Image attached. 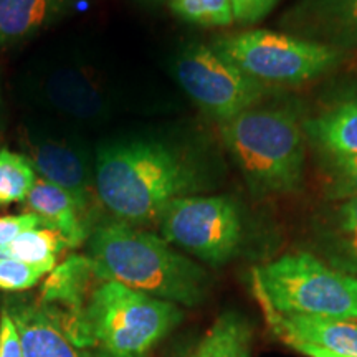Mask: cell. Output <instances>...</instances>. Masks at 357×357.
I'll return each instance as SVG.
<instances>
[{
	"label": "cell",
	"instance_id": "cb8c5ba5",
	"mask_svg": "<svg viewBox=\"0 0 357 357\" xmlns=\"http://www.w3.org/2000/svg\"><path fill=\"white\" fill-rule=\"evenodd\" d=\"M48 273V268L30 265L13 258H0V289L8 293L26 291Z\"/></svg>",
	"mask_w": 357,
	"mask_h": 357
},
{
	"label": "cell",
	"instance_id": "4dcf8cb0",
	"mask_svg": "<svg viewBox=\"0 0 357 357\" xmlns=\"http://www.w3.org/2000/svg\"><path fill=\"white\" fill-rule=\"evenodd\" d=\"M151 2H162V0H151Z\"/></svg>",
	"mask_w": 357,
	"mask_h": 357
},
{
	"label": "cell",
	"instance_id": "4fadbf2b",
	"mask_svg": "<svg viewBox=\"0 0 357 357\" xmlns=\"http://www.w3.org/2000/svg\"><path fill=\"white\" fill-rule=\"evenodd\" d=\"M40 91L52 109L77 121H100L109 111L105 88L78 66L52 68L40 83Z\"/></svg>",
	"mask_w": 357,
	"mask_h": 357
},
{
	"label": "cell",
	"instance_id": "484cf974",
	"mask_svg": "<svg viewBox=\"0 0 357 357\" xmlns=\"http://www.w3.org/2000/svg\"><path fill=\"white\" fill-rule=\"evenodd\" d=\"M234 20L240 24H255L271 12L278 0H230Z\"/></svg>",
	"mask_w": 357,
	"mask_h": 357
},
{
	"label": "cell",
	"instance_id": "9c48e42d",
	"mask_svg": "<svg viewBox=\"0 0 357 357\" xmlns=\"http://www.w3.org/2000/svg\"><path fill=\"white\" fill-rule=\"evenodd\" d=\"M25 158L40 178L52 182L73 197L79 212L86 213L95 187V160L78 141L45 128H29L24 139Z\"/></svg>",
	"mask_w": 357,
	"mask_h": 357
},
{
	"label": "cell",
	"instance_id": "7c38bea8",
	"mask_svg": "<svg viewBox=\"0 0 357 357\" xmlns=\"http://www.w3.org/2000/svg\"><path fill=\"white\" fill-rule=\"evenodd\" d=\"M257 301L271 331L293 349L296 346H314L337 356L357 357V321L281 314L266 301Z\"/></svg>",
	"mask_w": 357,
	"mask_h": 357
},
{
	"label": "cell",
	"instance_id": "7402d4cb",
	"mask_svg": "<svg viewBox=\"0 0 357 357\" xmlns=\"http://www.w3.org/2000/svg\"><path fill=\"white\" fill-rule=\"evenodd\" d=\"M178 19L202 26H225L234 22L230 0H171Z\"/></svg>",
	"mask_w": 357,
	"mask_h": 357
},
{
	"label": "cell",
	"instance_id": "ffe728a7",
	"mask_svg": "<svg viewBox=\"0 0 357 357\" xmlns=\"http://www.w3.org/2000/svg\"><path fill=\"white\" fill-rule=\"evenodd\" d=\"M250 328L242 316L225 312L207 333L190 357H240L248 352Z\"/></svg>",
	"mask_w": 357,
	"mask_h": 357
},
{
	"label": "cell",
	"instance_id": "52a82bcc",
	"mask_svg": "<svg viewBox=\"0 0 357 357\" xmlns=\"http://www.w3.org/2000/svg\"><path fill=\"white\" fill-rule=\"evenodd\" d=\"M159 225L166 242L213 266L230 261L243 238L238 205L223 195H187L172 200Z\"/></svg>",
	"mask_w": 357,
	"mask_h": 357
},
{
	"label": "cell",
	"instance_id": "5b68a950",
	"mask_svg": "<svg viewBox=\"0 0 357 357\" xmlns=\"http://www.w3.org/2000/svg\"><path fill=\"white\" fill-rule=\"evenodd\" d=\"M181 307L118 281L89 294L86 324L93 357H146L182 321Z\"/></svg>",
	"mask_w": 357,
	"mask_h": 357
},
{
	"label": "cell",
	"instance_id": "5bb4252c",
	"mask_svg": "<svg viewBox=\"0 0 357 357\" xmlns=\"http://www.w3.org/2000/svg\"><path fill=\"white\" fill-rule=\"evenodd\" d=\"M0 307L12 316L19 329L24 357H89L38 300L8 298Z\"/></svg>",
	"mask_w": 357,
	"mask_h": 357
},
{
	"label": "cell",
	"instance_id": "30bf717a",
	"mask_svg": "<svg viewBox=\"0 0 357 357\" xmlns=\"http://www.w3.org/2000/svg\"><path fill=\"white\" fill-rule=\"evenodd\" d=\"M93 278L98 276L88 255H70L47 275L38 296L71 341L84 351L89 349L86 306Z\"/></svg>",
	"mask_w": 357,
	"mask_h": 357
},
{
	"label": "cell",
	"instance_id": "9a60e30c",
	"mask_svg": "<svg viewBox=\"0 0 357 357\" xmlns=\"http://www.w3.org/2000/svg\"><path fill=\"white\" fill-rule=\"evenodd\" d=\"M314 238L329 265L357 278V199L329 205L316 220Z\"/></svg>",
	"mask_w": 357,
	"mask_h": 357
},
{
	"label": "cell",
	"instance_id": "8992f818",
	"mask_svg": "<svg viewBox=\"0 0 357 357\" xmlns=\"http://www.w3.org/2000/svg\"><path fill=\"white\" fill-rule=\"evenodd\" d=\"M217 53L266 86L301 84L323 77L342 60V50L289 33L248 30L217 40Z\"/></svg>",
	"mask_w": 357,
	"mask_h": 357
},
{
	"label": "cell",
	"instance_id": "4316f807",
	"mask_svg": "<svg viewBox=\"0 0 357 357\" xmlns=\"http://www.w3.org/2000/svg\"><path fill=\"white\" fill-rule=\"evenodd\" d=\"M0 357H24L19 329L3 307H0Z\"/></svg>",
	"mask_w": 357,
	"mask_h": 357
},
{
	"label": "cell",
	"instance_id": "f1b7e54d",
	"mask_svg": "<svg viewBox=\"0 0 357 357\" xmlns=\"http://www.w3.org/2000/svg\"><path fill=\"white\" fill-rule=\"evenodd\" d=\"M2 109H0V139H2Z\"/></svg>",
	"mask_w": 357,
	"mask_h": 357
},
{
	"label": "cell",
	"instance_id": "3957f363",
	"mask_svg": "<svg viewBox=\"0 0 357 357\" xmlns=\"http://www.w3.org/2000/svg\"><path fill=\"white\" fill-rule=\"evenodd\" d=\"M222 139L257 195L291 194L305 172V128L288 109L252 108L220 124Z\"/></svg>",
	"mask_w": 357,
	"mask_h": 357
},
{
	"label": "cell",
	"instance_id": "d6986e66",
	"mask_svg": "<svg viewBox=\"0 0 357 357\" xmlns=\"http://www.w3.org/2000/svg\"><path fill=\"white\" fill-rule=\"evenodd\" d=\"M68 247L65 236L50 227H38L20 234L19 236L0 247V258H13L30 265L53 270L56 258Z\"/></svg>",
	"mask_w": 357,
	"mask_h": 357
},
{
	"label": "cell",
	"instance_id": "7a4b0ae2",
	"mask_svg": "<svg viewBox=\"0 0 357 357\" xmlns=\"http://www.w3.org/2000/svg\"><path fill=\"white\" fill-rule=\"evenodd\" d=\"M88 258L101 281H118L174 305L197 306L208 291V275L169 242L139 227L111 220L88 236Z\"/></svg>",
	"mask_w": 357,
	"mask_h": 357
},
{
	"label": "cell",
	"instance_id": "2e32d148",
	"mask_svg": "<svg viewBox=\"0 0 357 357\" xmlns=\"http://www.w3.org/2000/svg\"><path fill=\"white\" fill-rule=\"evenodd\" d=\"M25 202L30 212L37 213L50 229L58 230L65 236L70 248L79 247L89 236L86 223L73 197L52 182L38 177Z\"/></svg>",
	"mask_w": 357,
	"mask_h": 357
},
{
	"label": "cell",
	"instance_id": "6da1fadb",
	"mask_svg": "<svg viewBox=\"0 0 357 357\" xmlns=\"http://www.w3.org/2000/svg\"><path fill=\"white\" fill-rule=\"evenodd\" d=\"M208 185L204 164L174 142L129 137L105 142L95 155L96 197L114 220L159 222L172 200Z\"/></svg>",
	"mask_w": 357,
	"mask_h": 357
},
{
	"label": "cell",
	"instance_id": "277c9868",
	"mask_svg": "<svg viewBox=\"0 0 357 357\" xmlns=\"http://www.w3.org/2000/svg\"><path fill=\"white\" fill-rule=\"evenodd\" d=\"M252 288L281 314L357 321V278L307 252L253 268Z\"/></svg>",
	"mask_w": 357,
	"mask_h": 357
},
{
	"label": "cell",
	"instance_id": "603a6c76",
	"mask_svg": "<svg viewBox=\"0 0 357 357\" xmlns=\"http://www.w3.org/2000/svg\"><path fill=\"white\" fill-rule=\"evenodd\" d=\"M326 195L333 202L357 199V154L326 155Z\"/></svg>",
	"mask_w": 357,
	"mask_h": 357
},
{
	"label": "cell",
	"instance_id": "f546056e",
	"mask_svg": "<svg viewBox=\"0 0 357 357\" xmlns=\"http://www.w3.org/2000/svg\"><path fill=\"white\" fill-rule=\"evenodd\" d=\"M240 357H250V356H248V352H245V354H242Z\"/></svg>",
	"mask_w": 357,
	"mask_h": 357
},
{
	"label": "cell",
	"instance_id": "d4e9b609",
	"mask_svg": "<svg viewBox=\"0 0 357 357\" xmlns=\"http://www.w3.org/2000/svg\"><path fill=\"white\" fill-rule=\"evenodd\" d=\"M38 227H48V223L33 212L0 217V247L12 242L15 236L24 234V231L30 229H38Z\"/></svg>",
	"mask_w": 357,
	"mask_h": 357
},
{
	"label": "cell",
	"instance_id": "83f0119b",
	"mask_svg": "<svg viewBox=\"0 0 357 357\" xmlns=\"http://www.w3.org/2000/svg\"><path fill=\"white\" fill-rule=\"evenodd\" d=\"M294 349L306 357H344V356L333 354V352L324 351L321 349V347H314V346H296Z\"/></svg>",
	"mask_w": 357,
	"mask_h": 357
},
{
	"label": "cell",
	"instance_id": "ac0fdd59",
	"mask_svg": "<svg viewBox=\"0 0 357 357\" xmlns=\"http://www.w3.org/2000/svg\"><path fill=\"white\" fill-rule=\"evenodd\" d=\"M77 0H0V43L40 32L65 15Z\"/></svg>",
	"mask_w": 357,
	"mask_h": 357
},
{
	"label": "cell",
	"instance_id": "44dd1931",
	"mask_svg": "<svg viewBox=\"0 0 357 357\" xmlns=\"http://www.w3.org/2000/svg\"><path fill=\"white\" fill-rule=\"evenodd\" d=\"M37 178V172L25 155L0 147V207L24 202Z\"/></svg>",
	"mask_w": 357,
	"mask_h": 357
},
{
	"label": "cell",
	"instance_id": "8fae6325",
	"mask_svg": "<svg viewBox=\"0 0 357 357\" xmlns=\"http://www.w3.org/2000/svg\"><path fill=\"white\" fill-rule=\"evenodd\" d=\"M289 35L328 47H357V0H298L281 19Z\"/></svg>",
	"mask_w": 357,
	"mask_h": 357
},
{
	"label": "cell",
	"instance_id": "e0dca14e",
	"mask_svg": "<svg viewBox=\"0 0 357 357\" xmlns=\"http://www.w3.org/2000/svg\"><path fill=\"white\" fill-rule=\"evenodd\" d=\"M305 134L324 155L357 154V96L310 119Z\"/></svg>",
	"mask_w": 357,
	"mask_h": 357
},
{
	"label": "cell",
	"instance_id": "ba28073f",
	"mask_svg": "<svg viewBox=\"0 0 357 357\" xmlns=\"http://www.w3.org/2000/svg\"><path fill=\"white\" fill-rule=\"evenodd\" d=\"M174 75L190 100L220 124L255 108L268 88L202 43L182 48Z\"/></svg>",
	"mask_w": 357,
	"mask_h": 357
}]
</instances>
